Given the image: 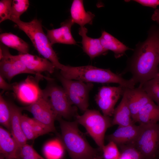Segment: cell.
<instances>
[{"instance_id": "836d02e7", "label": "cell", "mask_w": 159, "mask_h": 159, "mask_svg": "<svg viewBox=\"0 0 159 159\" xmlns=\"http://www.w3.org/2000/svg\"><path fill=\"white\" fill-rule=\"evenodd\" d=\"M28 120L37 137L52 132L49 128L34 118L28 117Z\"/></svg>"}, {"instance_id": "5b68a950", "label": "cell", "mask_w": 159, "mask_h": 159, "mask_svg": "<svg viewBox=\"0 0 159 159\" xmlns=\"http://www.w3.org/2000/svg\"><path fill=\"white\" fill-rule=\"evenodd\" d=\"M76 121L83 126L102 150L105 146V133L112 125L110 117L102 115L95 110L87 109L82 115L76 116Z\"/></svg>"}, {"instance_id": "4316f807", "label": "cell", "mask_w": 159, "mask_h": 159, "mask_svg": "<svg viewBox=\"0 0 159 159\" xmlns=\"http://www.w3.org/2000/svg\"><path fill=\"white\" fill-rule=\"evenodd\" d=\"M11 111L9 103L1 94L0 95V123L10 131Z\"/></svg>"}, {"instance_id": "603a6c76", "label": "cell", "mask_w": 159, "mask_h": 159, "mask_svg": "<svg viewBox=\"0 0 159 159\" xmlns=\"http://www.w3.org/2000/svg\"><path fill=\"white\" fill-rule=\"evenodd\" d=\"M99 38L103 48L108 51L113 52L115 58H120L125 54L127 50L131 49L105 31L102 32Z\"/></svg>"}, {"instance_id": "7c38bea8", "label": "cell", "mask_w": 159, "mask_h": 159, "mask_svg": "<svg viewBox=\"0 0 159 159\" xmlns=\"http://www.w3.org/2000/svg\"><path fill=\"white\" fill-rule=\"evenodd\" d=\"M22 108L23 110L30 112L33 118L47 126L52 132L55 131L54 122L57 117L46 99L42 97L36 102Z\"/></svg>"}, {"instance_id": "f546056e", "label": "cell", "mask_w": 159, "mask_h": 159, "mask_svg": "<svg viewBox=\"0 0 159 159\" xmlns=\"http://www.w3.org/2000/svg\"><path fill=\"white\" fill-rule=\"evenodd\" d=\"M117 145L112 141L104 146L102 150L105 159H119L120 153L119 151Z\"/></svg>"}, {"instance_id": "4dcf8cb0", "label": "cell", "mask_w": 159, "mask_h": 159, "mask_svg": "<svg viewBox=\"0 0 159 159\" xmlns=\"http://www.w3.org/2000/svg\"><path fill=\"white\" fill-rule=\"evenodd\" d=\"M46 159L39 155L33 146L27 143L21 147L19 159Z\"/></svg>"}, {"instance_id": "9c48e42d", "label": "cell", "mask_w": 159, "mask_h": 159, "mask_svg": "<svg viewBox=\"0 0 159 159\" xmlns=\"http://www.w3.org/2000/svg\"><path fill=\"white\" fill-rule=\"evenodd\" d=\"M34 78L28 76L25 80L20 83H14L13 91L18 100L23 103L31 105L43 97V90L40 88V80L49 78L43 76H36Z\"/></svg>"}, {"instance_id": "e0dca14e", "label": "cell", "mask_w": 159, "mask_h": 159, "mask_svg": "<svg viewBox=\"0 0 159 159\" xmlns=\"http://www.w3.org/2000/svg\"><path fill=\"white\" fill-rule=\"evenodd\" d=\"M21 147L9 131L0 127V152L5 159H19Z\"/></svg>"}, {"instance_id": "83f0119b", "label": "cell", "mask_w": 159, "mask_h": 159, "mask_svg": "<svg viewBox=\"0 0 159 159\" xmlns=\"http://www.w3.org/2000/svg\"><path fill=\"white\" fill-rule=\"evenodd\" d=\"M29 5L28 0H12L10 20L20 19V16L27 10Z\"/></svg>"}, {"instance_id": "f1b7e54d", "label": "cell", "mask_w": 159, "mask_h": 159, "mask_svg": "<svg viewBox=\"0 0 159 159\" xmlns=\"http://www.w3.org/2000/svg\"><path fill=\"white\" fill-rule=\"evenodd\" d=\"M121 153L119 159H143L139 151L133 145L121 146Z\"/></svg>"}, {"instance_id": "7a4b0ae2", "label": "cell", "mask_w": 159, "mask_h": 159, "mask_svg": "<svg viewBox=\"0 0 159 159\" xmlns=\"http://www.w3.org/2000/svg\"><path fill=\"white\" fill-rule=\"evenodd\" d=\"M60 74L64 78L85 82L115 83L125 88L135 87L136 84L131 78L124 79L120 74L109 69L99 68L91 65L73 67L63 65Z\"/></svg>"}, {"instance_id": "3957f363", "label": "cell", "mask_w": 159, "mask_h": 159, "mask_svg": "<svg viewBox=\"0 0 159 159\" xmlns=\"http://www.w3.org/2000/svg\"><path fill=\"white\" fill-rule=\"evenodd\" d=\"M62 141L72 159H91L96 153L78 126L75 121L69 122L59 117Z\"/></svg>"}, {"instance_id": "44dd1931", "label": "cell", "mask_w": 159, "mask_h": 159, "mask_svg": "<svg viewBox=\"0 0 159 159\" xmlns=\"http://www.w3.org/2000/svg\"><path fill=\"white\" fill-rule=\"evenodd\" d=\"M159 121V106L152 100L140 110L134 122L140 125H146L156 124Z\"/></svg>"}, {"instance_id": "74e56055", "label": "cell", "mask_w": 159, "mask_h": 159, "mask_svg": "<svg viewBox=\"0 0 159 159\" xmlns=\"http://www.w3.org/2000/svg\"><path fill=\"white\" fill-rule=\"evenodd\" d=\"M157 51L159 55V42L158 43V46H157Z\"/></svg>"}, {"instance_id": "ac0fdd59", "label": "cell", "mask_w": 159, "mask_h": 159, "mask_svg": "<svg viewBox=\"0 0 159 159\" xmlns=\"http://www.w3.org/2000/svg\"><path fill=\"white\" fill-rule=\"evenodd\" d=\"M87 29L85 26L80 27L79 34L82 37V44L84 52L91 59L105 55L108 51L102 46L99 38H93L88 36Z\"/></svg>"}, {"instance_id": "4fadbf2b", "label": "cell", "mask_w": 159, "mask_h": 159, "mask_svg": "<svg viewBox=\"0 0 159 159\" xmlns=\"http://www.w3.org/2000/svg\"><path fill=\"white\" fill-rule=\"evenodd\" d=\"M142 126L133 123L125 126H118L112 133L108 135L107 139L117 145H133L139 135Z\"/></svg>"}, {"instance_id": "cb8c5ba5", "label": "cell", "mask_w": 159, "mask_h": 159, "mask_svg": "<svg viewBox=\"0 0 159 159\" xmlns=\"http://www.w3.org/2000/svg\"><path fill=\"white\" fill-rule=\"evenodd\" d=\"M0 40L5 46L17 50L20 54L29 53V44L14 34L10 32L1 33L0 35Z\"/></svg>"}, {"instance_id": "2e32d148", "label": "cell", "mask_w": 159, "mask_h": 159, "mask_svg": "<svg viewBox=\"0 0 159 159\" xmlns=\"http://www.w3.org/2000/svg\"><path fill=\"white\" fill-rule=\"evenodd\" d=\"M74 24L70 18L62 22L58 28L47 30V35L51 45L57 43L76 44L71 32V28Z\"/></svg>"}, {"instance_id": "d6986e66", "label": "cell", "mask_w": 159, "mask_h": 159, "mask_svg": "<svg viewBox=\"0 0 159 159\" xmlns=\"http://www.w3.org/2000/svg\"><path fill=\"white\" fill-rule=\"evenodd\" d=\"M11 113L10 132L20 147L26 144L27 140L22 130L21 117L22 107H19L11 102L9 103Z\"/></svg>"}, {"instance_id": "6da1fadb", "label": "cell", "mask_w": 159, "mask_h": 159, "mask_svg": "<svg viewBox=\"0 0 159 159\" xmlns=\"http://www.w3.org/2000/svg\"><path fill=\"white\" fill-rule=\"evenodd\" d=\"M159 29L153 28L146 40L138 46L128 60L123 73L129 72L132 79L141 87L159 74V56L157 46Z\"/></svg>"}, {"instance_id": "8992f818", "label": "cell", "mask_w": 159, "mask_h": 159, "mask_svg": "<svg viewBox=\"0 0 159 159\" xmlns=\"http://www.w3.org/2000/svg\"><path fill=\"white\" fill-rule=\"evenodd\" d=\"M71 104L84 112L88 109L89 95L93 87L92 83L73 80L65 78L61 74L58 76Z\"/></svg>"}, {"instance_id": "1f68e13d", "label": "cell", "mask_w": 159, "mask_h": 159, "mask_svg": "<svg viewBox=\"0 0 159 159\" xmlns=\"http://www.w3.org/2000/svg\"><path fill=\"white\" fill-rule=\"evenodd\" d=\"M21 121L22 130L27 140H32L37 138V137L28 121V117L22 115Z\"/></svg>"}, {"instance_id": "52a82bcc", "label": "cell", "mask_w": 159, "mask_h": 159, "mask_svg": "<svg viewBox=\"0 0 159 159\" xmlns=\"http://www.w3.org/2000/svg\"><path fill=\"white\" fill-rule=\"evenodd\" d=\"M43 97L49 102L57 118H69L75 114L76 109L72 106L63 88L51 85L43 90Z\"/></svg>"}, {"instance_id": "7402d4cb", "label": "cell", "mask_w": 159, "mask_h": 159, "mask_svg": "<svg viewBox=\"0 0 159 159\" xmlns=\"http://www.w3.org/2000/svg\"><path fill=\"white\" fill-rule=\"evenodd\" d=\"M122 96L120 103L115 109L112 121V125H117L118 126H127L133 123L124 92Z\"/></svg>"}, {"instance_id": "d6a6232c", "label": "cell", "mask_w": 159, "mask_h": 159, "mask_svg": "<svg viewBox=\"0 0 159 159\" xmlns=\"http://www.w3.org/2000/svg\"><path fill=\"white\" fill-rule=\"evenodd\" d=\"M12 0L0 1V22L7 19L10 20Z\"/></svg>"}, {"instance_id": "277c9868", "label": "cell", "mask_w": 159, "mask_h": 159, "mask_svg": "<svg viewBox=\"0 0 159 159\" xmlns=\"http://www.w3.org/2000/svg\"><path fill=\"white\" fill-rule=\"evenodd\" d=\"M12 21L28 36L38 53L51 62L56 69L60 70L63 64L59 62L52 45L44 32L41 21L37 19L28 22H24L20 19Z\"/></svg>"}, {"instance_id": "484cf974", "label": "cell", "mask_w": 159, "mask_h": 159, "mask_svg": "<svg viewBox=\"0 0 159 159\" xmlns=\"http://www.w3.org/2000/svg\"><path fill=\"white\" fill-rule=\"evenodd\" d=\"M140 87L146 92L152 100L159 106V74Z\"/></svg>"}, {"instance_id": "8d00e7d4", "label": "cell", "mask_w": 159, "mask_h": 159, "mask_svg": "<svg viewBox=\"0 0 159 159\" xmlns=\"http://www.w3.org/2000/svg\"><path fill=\"white\" fill-rule=\"evenodd\" d=\"M151 19L153 21L159 24V9H156L152 15Z\"/></svg>"}, {"instance_id": "d590c367", "label": "cell", "mask_w": 159, "mask_h": 159, "mask_svg": "<svg viewBox=\"0 0 159 159\" xmlns=\"http://www.w3.org/2000/svg\"><path fill=\"white\" fill-rule=\"evenodd\" d=\"M14 83L10 84L6 82L5 79L0 75V88L4 91L13 90Z\"/></svg>"}, {"instance_id": "5bb4252c", "label": "cell", "mask_w": 159, "mask_h": 159, "mask_svg": "<svg viewBox=\"0 0 159 159\" xmlns=\"http://www.w3.org/2000/svg\"><path fill=\"white\" fill-rule=\"evenodd\" d=\"M25 64L26 68L36 76H42L41 73L47 72L52 73L55 67L49 61L45 58L29 54H19L16 55Z\"/></svg>"}, {"instance_id": "9a60e30c", "label": "cell", "mask_w": 159, "mask_h": 159, "mask_svg": "<svg viewBox=\"0 0 159 159\" xmlns=\"http://www.w3.org/2000/svg\"><path fill=\"white\" fill-rule=\"evenodd\" d=\"M124 92L127 100L132 120L134 121L140 110L152 101L146 92L140 87L125 88Z\"/></svg>"}, {"instance_id": "e575fe53", "label": "cell", "mask_w": 159, "mask_h": 159, "mask_svg": "<svg viewBox=\"0 0 159 159\" xmlns=\"http://www.w3.org/2000/svg\"><path fill=\"white\" fill-rule=\"evenodd\" d=\"M136 2L141 5L156 9L159 5V0H135Z\"/></svg>"}, {"instance_id": "d4e9b609", "label": "cell", "mask_w": 159, "mask_h": 159, "mask_svg": "<svg viewBox=\"0 0 159 159\" xmlns=\"http://www.w3.org/2000/svg\"><path fill=\"white\" fill-rule=\"evenodd\" d=\"M65 148L61 140L55 138L47 142L42 149L46 159H61Z\"/></svg>"}, {"instance_id": "8fae6325", "label": "cell", "mask_w": 159, "mask_h": 159, "mask_svg": "<svg viewBox=\"0 0 159 159\" xmlns=\"http://www.w3.org/2000/svg\"><path fill=\"white\" fill-rule=\"evenodd\" d=\"M0 49L3 57L0 59V75L10 82L15 76L22 73H34L29 70L24 63L16 55H11L9 49L1 43Z\"/></svg>"}, {"instance_id": "f35d334b", "label": "cell", "mask_w": 159, "mask_h": 159, "mask_svg": "<svg viewBox=\"0 0 159 159\" xmlns=\"http://www.w3.org/2000/svg\"><path fill=\"white\" fill-rule=\"evenodd\" d=\"M93 159V158H92V159Z\"/></svg>"}, {"instance_id": "ffe728a7", "label": "cell", "mask_w": 159, "mask_h": 159, "mask_svg": "<svg viewBox=\"0 0 159 159\" xmlns=\"http://www.w3.org/2000/svg\"><path fill=\"white\" fill-rule=\"evenodd\" d=\"M71 19L74 23L80 27L86 24H92L95 15L90 11L85 10L83 0H74L70 8Z\"/></svg>"}, {"instance_id": "ba28073f", "label": "cell", "mask_w": 159, "mask_h": 159, "mask_svg": "<svg viewBox=\"0 0 159 159\" xmlns=\"http://www.w3.org/2000/svg\"><path fill=\"white\" fill-rule=\"evenodd\" d=\"M141 125V129L134 146L143 159H149L155 155L159 148V124Z\"/></svg>"}, {"instance_id": "30bf717a", "label": "cell", "mask_w": 159, "mask_h": 159, "mask_svg": "<svg viewBox=\"0 0 159 159\" xmlns=\"http://www.w3.org/2000/svg\"><path fill=\"white\" fill-rule=\"evenodd\" d=\"M125 88L119 85L117 87L103 86L99 89L95 100L103 115L110 117L113 115L115 105L122 96Z\"/></svg>"}]
</instances>
